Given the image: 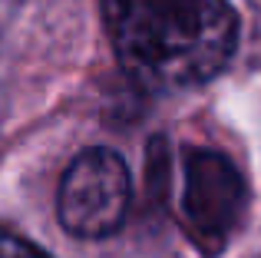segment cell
<instances>
[{
  "instance_id": "obj_1",
  "label": "cell",
  "mask_w": 261,
  "mask_h": 258,
  "mask_svg": "<svg viewBox=\"0 0 261 258\" xmlns=\"http://www.w3.org/2000/svg\"><path fill=\"white\" fill-rule=\"evenodd\" d=\"M102 17L119 66L155 93L208 83L238 46L228 0H102Z\"/></svg>"
},
{
  "instance_id": "obj_2",
  "label": "cell",
  "mask_w": 261,
  "mask_h": 258,
  "mask_svg": "<svg viewBox=\"0 0 261 258\" xmlns=\"http://www.w3.org/2000/svg\"><path fill=\"white\" fill-rule=\"evenodd\" d=\"M245 179L228 156L215 149H189L182 156L178 219L205 255H218L245 215Z\"/></svg>"
},
{
  "instance_id": "obj_3",
  "label": "cell",
  "mask_w": 261,
  "mask_h": 258,
  "mask_svg": "<svg viewBox=\"0 0 261 258\" xmlns=\"http://www.w3.org/2000/svg\"><path fill=\"white\" fill-rule=\"evenodd\" d=\"M133 179L113 149H83L66 166L57 192V215L76 239H106L126 222Z\"/></svg>"
},
{
  "instance_id": "obj_4",
  "label": "cell",
  "mask_w": 261,
  "mask_h": 258,
  "mask_svg": "<svg viewBox=\"0 0 261 258\" xmlns=\"http://www.w3.org/2000/svg\"><path fill=\"white\" fill-rule=\"evenodd\" d=\"M0 258H50V255H43L37 245L17 239V235L0 232Z\"/></svg>"
}]
</instances>
